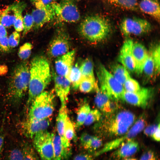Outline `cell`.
Returning <instances> with one entry per match:
<instances>
[{"label": "cell", "mask_w": 160, "mask_h": 160, "mask_svg": "<svg viewBox=\"0 0 160 160\" xmlns=\"http://www.w3.org/2000/svg\"><path fill=\"white\" fill-rule=\"evenodd\" d=\"M30 74L27 101L29 105L44 91L51 81L50 65L47 59L42 56L33 57L30 64Z\"/></svg>", "instance_id": "1"}, {"label": "cell", "mask_w": 160, "mask_h": 160, "mask_svg": "<svg viewBox=\"0 0 160 160\" xmlns=\"http://www.w3.org/2000/svg\"><path fill=\"white\" fill-rule=\"evenodd\" d=\"M135 119V115L126 110L117 111L104 117L97 125L99 133L105 137L121 136L133 124Z\"/></svg>", "instance_id": "2"}, {"label": "cell", "mask_w": 160, "mask_h": 160, "mask_svg": "<svg viewBox=\"0 0 160 160\" xmlns=\"http://www.w3.org/2000/svg\"><path fill=\"white\" fill-rule=\"evenodd\" d=\"M30 79V64L24 62L15 68L9 83L7 97L13 105L20 103L28 89Z\"/></svg>", "instance_id": "3"}, {"label": "cell", "mask_w": 160, "mask_h": 160, "mask_svg": "<svg viewBox=\"0 0 160 160\" xmlns=\"http://www.w3.org/2000/svg\"><path fill=\"white\" fill-rule=\"evenodd\" d=\"M111 30L108 20L99 15L89 16L80 23L79 31L81 35L92 42L101 41L105 39Z\"/></svg>", "instance_id": "4"}, {"label": "cell", "mask_w": 160, "mask_h": 160, "mask_svg": "<svg viewBox=\"0 0 160 160\" xmlns=\"http://www.w3.org/2000/svg\"><path fill=\"white\" fill-rule=\"evenodd\" d=\"M97 74L101 90L112 100L116 101L123 100L125 91L123 85L102 64L98 65Z\"/></svg>", "instance_id": "5"}, {"label": "cell", "mask_w": 160, "mask_h": 160, "mask_svg": "<svg viewBox=\"0 0 160 160\" xmlns=\"http://www.w3.org/2000/svg\"><path fill=\"white\" fill-rule=\"evenodd\" d=\"M55 95L52 91H44L30 105L28 118L41 119L49 117L55 108Z\"/></svg>", "instance_id": "6"}, {"label": "cell", "mask_w": 160, "mask_h": 160, "mask_svg": "<svg viewBox=\"0 0 160 160\" xmlns=\"http://www.w3.org/2000/svg\"><path fill=\"white\" fill-rule=\"evenodd\" d=\"M51 5L57 23H75L80 19L79 9L74 0H61L58 2H53Z\"/></svg>", "instance_id": "7"}, {"label": "cell", "mask_w": 160, "mask_h": 160, "mask_svg": "<svg viewBox=\"0 0 160 160\" xmlns=\"http://www.w3.org/2000/svg\"><path fill=\"white\" fill-rule=\"evenodd\" d=\"M146 124V116L144 114H143L139 117L127 132L119 137L106 143L100 150L96 153L97 155L99 156L115 149L123 143L133 139L144 129Z\"/></svg>", "instance_id": "8"}, {"label": "cell", "mask_w": 160, "mask_h": 160, "mask_svg": "<svg viewBox=\"0 0 160 160\" xmlns=\"http://www.w3.org/2000/svg\"><path fill=\"white\" fill-rule=\"evenodd\" d=\"M121 31L125 36L131 35L140 36L148 33L151 30V24L144 19L137 17H125L120 25Z\"/></svg>", "instance_id": "9"}, {"label": "cell", "mask_w": 160, "mask_h": 160, "mask_svg": "<svg viewBox=\"0 0 160 160\" xmlns=\"http://www.w3.org/2000/svg\"><path fill=\"white\" fill-rule=\"evenodd\" d=\"M49 43L47 50L49 57L57 58L69 51L70 42L69 37L63 28H59Z\"/></svg>", "instance_id": "10"}, {"label": "cell", "mask_w": 160, "mask_h": 160, "mask_svg": "<svg viewBox=\"0 0 160 160\" xmlns=\"http://www.w3.org/2000/svg\"><path fill=\"white\" fill-rule=\"evenodd\" d=\"M52 137V133L45 130L33 137L34 148L42 160H54Z\"/></svg>", "instance_id": "11"}, {"label": "cell", "mask_w": 160, "mask_h": 160, "mask_svg": "<svg viewBox=\"0 0 160 160\" xmlns=\"http://www.w3.org/2000/svg\"><path fill=\"white\" fill-rule=\"evenodd\" d=\"M154 95L153 88H143L134 92L125 91L123 100L131 105L145 109L149 105Z\"/></svg>", "instance_id": "12"}, {"label": "cell", "mask_w": 160, "mask_h": 160, "mask_svg": "<svg viewBox=\"0 0 160 160\" xmlns=\"http://www.w3.org/2000/svg\"><path fill=\"white\" fill-rule=\"evenodd\" d=\"M49 117L41 119H30L27 118L21 124L20 130L26 137L33 138L37 133L46 130L49 125Z\"/></svg>", "instance_id": "13"}, {"label": "cell", "mask_w": 160, "mask_h": 160, "mask_svg": "<svg viewBox=\"0 0 160 160\" xmlns=\"http://www.w3.org/2000/svg\"><path fill=\"white\" fill-rule=\"evenodd\" d=\"M95 90L96 91L95 103L97 107L104 115L111 114L117 111L119 108L117 101L110 99L101 90L97 83Z\"/></svg>", "instance_id": "14"}, {"label": "cell", "mask_w": 160, "mask_h": 160, "mask_svg": "<svg viewBox=\"0 0 160 160\" xmlns=\"http://www.w3.org/2000/svg\"><path fill=\"white\" fill-rule=\"evenodd\" d=\"M75 55L74 50L56 58L55 65L57 74L67 78L73 65Z\"/></svg>", "instance_id": "15"}, {"label": "cell", "mask_w": 160, "mask_h": 160, "mask_svg": "<svg viewBox=\"0 0 160 160\" xmlns=\"http://www.w3.org/2000/svg\"><path fill=\"white\" fill-rule=\"evenodd\" d=\"M132 40L127 39L124 42L118 57L119 61L130 73L135 71V64L132 54Z\"/></svg>", "instance_id": "16"}, {"label": "cell", "mask_w": 160, "mask_h": 160, "mask_svg": "<svg viewBox=\"0 0 160 160\" xmlns=\"http://www.w3.org/2000/svg\"><path fill=\"white\" fill-rule=\"evenodd\" d=\"M31 15L33 20V27L38 29L54 19L55 14L51 4L45 7L33 10Z\"/></svg>", "instance_id": "17"}, {"label": "cell", "mask_w": 160, "mask_h": 160, "mask_svg": "<svg viewBox=\"0 0 160 160\" xmlns=\"http://www.w3.org/2000/svg\"><path fill=\"white\" fill-rule=\"evenodd\" d=\"M132 54L135 64V71L138 76L142 74L144 66L147 59L148 51L141 44L134 43Z\"/></svg>", "instance_id": "18"}, {"label": "cell", "mask_w": 160, "mask_h": 160, "mask_svg": "<svg viewBox=\"0 0 160 160\" xmlns=\"http://www.w3.org/2000/svg\"><path fill=\"white\" fill-rule=\"evenodd\" d=\"M53 73L55 84V90L59 97L61 105H66L70 89L71 83L65 77Z\"/></svg>", "instance_id": "19"}, {"label": "cell", "mask_w": 160, "mask_h": 160, "mask_svg": "<svg viewBox=\"0 0 160 160\" xmlns=\"http://www.w3.org/2000/svg\"><path fill=\"white\" fill-rule=\"evenodd\" d=\"M67 116L68 111L66 105H61L56 118L57 129L62 145L69 154L71 150L70 141L65 137L64 132L65 121Z\"/></svg>", "instance_id": "20"}, {"label": "cell", "mask_w": 160, "mask_h": 160, "mask_svg": "<svg viewBox=\"0 0 160 160\" xmlns=\"http://www.w3.org/2000/svg\"><path fill=\"white\" fill-rule=\"evenodd\" d=\"M139 149L138 143L133 139L129 140L122 143L113 153V156L118 159L129 158L135 154Z\"/></svg>", "instance_id": "21"}, {"label": "cell", "mask_w": 160, "mask_h": 160, "mask_svg": "<svg viewBox=\"0 0 160 160\" xmlns=\"http://www.w3.org/2000/svg\"><path fill=\"white\" fill-rule=\"evenodd\" d=\"M139 9L155 18L158 22L160 19V7L157 0H140Z\"/></svg>", "instance_id": "22"}, {"label": "cell", "mask_w": 160, "mask_h": 160, "mask_svg": "<svg viewBox=\"0 0 160 160\" xmlns=\"http://www.w3.org/2000/svg\"><path fill=\"white\" fill-rule=\"evenodd\" d=\"M54 160H63L68 154L63 147L60 136L52 133Z\"/></svg>", "instance_id": "23"}, {"label": "cell", "mask_w": 160, "mask_h": 160, "mask_svg": "<svg viewBox=\"0 0 160 160\" xmlns=\"http://www.w3.org/2000/svg\"><path fill=\"white\" fill-rule=\"evenodd\" d=\"M154 73V65L151 49L148 52V57L143 69V83L146 84L150 81Z\"/></svg>", "instance_id": "24"}, {"label": "cell", "mask_w": 160, "mask_h": 160, "mask_svg": "<svg viewBox=\"0 0 160 160\" xmlns=\"http://www.w3.org/2000/svg\"><path fill=\"white\" fill-rule=\"evenodd\" d=\"M26 5L24 2L15 3V18L13 25L16 31L18 32L23 30L22 13Z\"/></svg>", "instance_id": "25"}, {"label": "cell", "mask_w": 160, "mask_h": 160, "mask_svg": "<svg viewBox=\"0 0 160 160\" xmlns=\"http://www.w3.org/2000/svg\"><path fill=\"white\" fill-rule=\"evenodd\" d=\"M111 69L113 76L123 85L131 77L129 72L122 65L117 63L113 64L111 66Z\"/></svg>", "instance_id": "26"}, {"label": "cell", "mask_w": 160, "mask_h": 160, "mask_svg": "<svg viewBox=\"0 0 160 160\" xmlns=\"http://www.w3.org/2000/svg\"><path fill=\"white\" fill-rule=\"evenodd\" d=\"M15 18L14 3L2 11L0 17V23L5 27L13 25Z\"/></svg>", "instance_id": "27"}, {"label": "cell", "mask_w": 160, "mask_h": 160, "mask_svg": "<svg viewBox=\"0 0 160 160\" xmlns=\"http://www.w3.org/2000/svg\"><path fill=\"white\" fill-rule=\"evenodd\" d=\"M108 3L122 8L132 11L139 9L137 0H106Z\"/></svg>", "instance_id": "28"}, {"label": "cell", "mask_w": 160, "mask_h": 160, "mask_svg": "<svg viewBox=\"0 0 160 160\" xmlns=\"http://www.w3.org/2000/svg\"><path fill=\"white\" fill-rule=\"evenodd\" d=\"M67 78L69 80L73 87L75 89L78 88L82 76L78 64L73 65Z\"/></svg>", "instance_id": "29"}, {"label": "cell", "mask_w": 160, "mask_h": 160, "mask_svg": "<svg viewBox=\"0 0 160 160\" xmlns=\"http://www.w3.org/2000/svg\"><path fill=\"white\" fill-rule=\"evenodd\" d=\"M93 62L90 58H87L83 62L80 66L82 77L95 78Z\"/></svg>", "instance_id": "30"}, {"label": "cell", "mask_w": 160, "mask_h": 160, "mask_svg": "<svg viewBox=\"0 0 160 160\" xmlns=\"http://www.w3.org/2000/svg\"><path fill=\"white\" fill-rule=\"evenodd\" d=\"M96 84L95 78L82 77L78 88L82 92L89 93L95 89Z\"/></svg>", "instance_id": "31"}, {"label": "cell", "mask_w": 160, "mask_h": 160, "mask_svg": "<svg viewBox=\"0 0 160 160\" xmlns=\"http://www.w3.org/2000/svg\"><path fill=\"white\" fill-rule=\"evenodd\" d=\"M90 110L89 105L85 104L82 105L77 113L76 125L79 127L84 124V122Z\"/></svg>", "instance_id": "32"}, {"label": "cell", "mask_w": 160, "mask_h": 160, "mask_svg": "<svg viewBox=\"0 0 160 160\" xmlns=\"http://www.w3.org/2000/svg\"><path fill=\"white\" fill-rule=\"evenodd\" d=\"M21 150L23 160H39L34 148L29 144H23Z\"/></svg>", "instance_id": "33"}, {"label": "cell", "mask_w": 160, "mask_h": 160, "mask_svg": "<svg viewBox=\"0 0 160 160\" xmlns=\"http://www.w3.org/2000/svg\"><path fill=\"white\" fill-rule=\"evenodd\" d=\"M64 132L65 137L70 141L75 138V126L68 116L65 121Z\"/></svg>", "instance_id": "34"}, {"label": "cell", "mask_w": 160, "mask_h": 160, "mask_svg": "<svg viewBox=\"0 0 160 160\" xmlns=\"http://www.w3.org/2000/svg\"><path fill=\"white\" fill-rule=\"evenodd\" d=\"M160 44H157L153 49H151L154 68L155 75L158 76L160 72Z\"/></svg>", "instance_id": "35"}, {"label": "cell", "mask_w": 160, "mask_h": 160, "mask_svg": "<svg viewBox=\"0 0 160 160\" xmlns=\"http://www.w3.org/2000/svg\"><path fill=\"white\" fill-rule=\"evenodd\" d=\"M102 114L97 109L90 110L84 122V124L89 126L100 121L101 119Z\"/></svg>", "instance_id": "36"}, {"label": "cell", "mask_w": 160, "mask_h": 160, "mask_svg": "<svg viewBox=\"0 0 160 160\" xmlns=\"http://www.w3.org/2000/svg\"><path fill=\"white\" fill-rule=\"evenodd\" d=\"M123 86L125 91L130 92H136L141 88L138 82L131 77L125 82Z\"/></svg>", "instance_id": "37"}, {"label": "cell", "mask_w": 160, "mask_h": 160, "mask_svg": "<svg viewBox=\"0 0 160 160\" xmlns=\"http://www.w3.org/2000/svg\"><path fill=\"white\" fill-rule=\"evenodd\" d=\"M32 48V45L30 43H25L19 48L18 52L19 57L23 60L28 58L31 55Z\"/></svg>", "instance_id": "38"}, {"label": "cell", "mask_w": 160, "mask_h": 160, "mask_svg": "<svg viewBox=\"0 0 160 160\" xmlns=\"http://www.w3.org/2000/svg\"><path fill=\"white\" fill-rule=\"evenodd\" d=\"M23 35H25L31 30L33 25V20L31 15L26 14L23 17Z\"/></svg>", "instance_id": "39"}, {"label": "cell", "mask_w": 160, "mask_h": 160, "mask_svg": "<svg viewBox=\"0 0 160 160\" xmlns=\"http://www.w3.org/2000/svg\"><path fill=\"white\" fill-rule=\"evenodd\" d=\"M102 145V140L97 137L93 136L86 149L94 151L100 148Z\"/></svg>", "instance_id": "40"}, {"label": "cell", "mask_w": 160, "mask_h": 160, "mask_svg": "<svg viewBox=\"0 0 160 160\" xmlns=\"http://www.w3.org/2000/svg\"><path fill=\"white\" fill-rule=\"evenodd\" d=\"M20 34L19 32H13L8 38V42L10 48H14L17 46L20 42Z\"/></svg>", "instance_id": "41"}, {"label": "cell", "mask_w": 160, "mask_h": 160, "mask_svg": "<svg viewBox=\"0 0 160 160\" xmlns=\"http://www.w3.org/2000/svg\"><path fill=\"white\" fill-rule=\"evenodd\" d=\"M6 160H23L21 150L15 148L12 150L9 153Z\"/></svg>", "instance_id": "42"}, {"label": "cell", "mask_w": 160, "mask_h": 160, "mask_svg": "<svg viewBox=\"0 0 160 160\" xmlns=\"http://www.w3.org/2000/svg\"><path fill=\"white\" fill-rule=\"evenodd\" d=\"M11 48L8 42L7 36L0 38V51L3 53L8 52Z\"/></svg>", "instance_id": "43"}, {"label": "cell", "mask_w": 160, "mask_h": 160, "mask_svg": "<svg viewBox=\"0 0 160 160\" xmlns=\"http://www.w3.org/2000/svg\"><path fill=\"white\" fill-rule=\"evenodd\" d=\"M93 136L87 133H83L81 135L80 140L82 145L85 149H87Z\"/></svg>", "instance_id": "44"}, {"label": "cell", "mask_w": 160, "mask_h": 160, "mask_svg": "<svg viewBox=\"0 0 160 160\" xmlns=\"http://www.w3.org/2000/svg\"><path fill=\"white\" fill-rule=\"evenodd\" d=\"M140 160H158V159L153 151L152 150H148L143 153Z\"/></svg>", "instance_id": "45"}, {"label": "cell", "mask_w": 160, "mask_h": 160, "mask_svg": "<svg viewBox=\"0 0 160 160\" xmlns=\"http://www.w3.org/2000/svg\"><path fill=\"white\" fill-rule=\"evenodd\" d=\"M36 8L40 9L51 4L54 0H31Z\"/></svg>", "instance_id": "46"}, {"label": "cell", "mask_w": 160, "mask_h": 160, "mask_svg": "<svg viewBox=\"0 0 160 160\" xmlns=\"http://www.w3.org/2000/svg\"><path fill=\"white\" fill-rule=\"evenodd\" d=\"M93 156L87 153H80L76 155L73 160H93Z\"/></svg>", "instance_id": "47"}, {"label": "cell", "mask_w": 160, "mask_h": 160, "mask_svg": "<svg viewBox=\"0 0 160 160\" xmlns=\"http://www.w3.org/2000/svg\"><path fill=\"white\" fill-rule=\"evenodd\" d=\"M158 124H152L147 127L144 130V134L147 136H151L157 129Z\"/></svg>", "instance_id": "48"}, {"label": "cell", "mask_w": 160, "mask_h": 160, "mask_svg": "<svg viewBox=\"0 0 160 160\" xmlns=\"http://www.w3.org/2000/svg\"><path fill=\"white\" fill-rule=\"evenodd\" d=\"M160 124L159 123L157 129L151 136L153 140L157 142H159L160 140Z\"/></svg>", "instance_id": "49"}, {"label": "cell", "mask_w": 160, "mask_h": 160, "mask_svg": "<svg viewBox=\"0 0 160 160\" xmlns=\"http://www.w3.org/2000/svg\"><path fill=\"white\" fill-rule=\"evenodd\" d=\"M4 134L2 132H1L0 133V159L4 149Z\"/></svg>", "instance_id": "50"}, {"label": "cell", "mask_w": 160, "mask_h": 160, "mask_svg": "<svg viewBox=\"0 0 160 160\" xmlns=\"http://www.w3.org/2000/svg\"><path fill=\"white\" fill-rule=\"evenodd\" d=\"M7 32L6 27L0 23V38L7 36Z\"/></svg>", "instance_id": "51"}, {"label": "cell", "mask_w": 160, "mask_h": 160, "mask_svg": "<svg viewBox=\"0 0 160 160\" xmlns=\"http://www.w3.org/2000/svg\"><path fill=\"white\" fill-rule=\"evenodd\" d=\"M6 66H0V74H3L6 72Z\"/></svg>", "instance_id": "52"}, {"label": "cell", "mask_w": 160, "mask_h": 160, "mask_svg": "<svg viewBox=\"0 0 160 160\" xmlns=\"http://www.w3.org/2000/svg\"><path fill=\"white\" fill-rule=\"evenodd\" d=\"M122 160H137L136 159L134 158H127L123 159Z\"/></svg>", "instance_id": "53"}, {"label": "cell", "mask_w": 160, "mask_h": 160, "mask_svg": "<svg viewBox=\"0 0 160 160\" xmlns=\"http://www.w3.org/2000/svg\"><path fill=\"white\" fill-rule=\"evenodd\" d=\"M2 10H0V16H1V13H2Z\"/></svg>", "instance_id": "54"}, {"label": "cell", "mask_w": 160, "mask_h": 160, "mask_svg": "<svg viewBox=\"0 0 160 160\" xmlns=\"http://www.w3.org/2000/svg\"><path fill=\"white\" fill-rule=\"evenodd\" d=\"M74 0L77 1H81V0Z\"/></svg>", "instance_id": "55"}]
</instances>
